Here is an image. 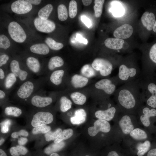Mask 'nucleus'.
Returning a JSON list of instances; mask_svg holds the SVG:
<instances>
[{"label": "nucleus", "mask_w": 156, "mask_h": 156, "mask_svg": "<svg viewBox=\"0 0 156 156\" xmlns=\"http://www.w3.org/2000/svg\"><path fill=\"white\" fill-rule=\"evenodd\" d=\"M115 93L119 105L126 109L134 108L138 100L144 99L138 78L122 84Z\"/></svg>", "instance_id": "f257e3e1"}, {"label": "nucleus", "mask_w": 156, "mask_h": 156, "mask_svg": "<svg viewBox=\"0 0 156 156\" xmlns=\"http://www.w3.org/2000/svg\"><path fill=\"white\" fill-rule=\"evenodd\" d=\"M47 79L48 76L45 75L26 80L19 85L14 94V97L21 102L27 103L33 94L43 88Z\"/></svg>", "instance_id": "f03ea898"}, {"label": "nucleus", "mask_w": 156, "mask_h": 156, "mask_svg": "<svg viewBox=\"0 0 156 156\" xmlns=\"http://www.w3.org/2000/svg\"><path fill=\"white\" fill-rule=\"evenodd\" d=\"M18 57L12 59L8 66L9 71L14 74L18 79L20 85L26 80L33 78L34 75L27 69L22 60Z\"/></svg>", "instance_id": "7ed1b4c3"}, {"label": "nucleus", "mask_w": 156, "mask_h": 156, "mask_svg": "<svg viewBox=\"0 0 156 156\" xmlns=\"http://www.w3.org/2000/svg\"><path fill=\"white\" fill-rule=\"evenodd\" d=\"M46 92L42 89L33 94L27 103L36 109L46 108L53 102V99L50 95H47Z\"/></svg>", "instance_id": "20e7f679"}, {"label": "nucleus", "mask_w": 156, "mask_h": 156, "mask_svg": "<svg viewBox=\"0 0 156 156\" xmlns=\"http://www.w3.org/2000/svg\"><path fill=\"white\" fill-rule=\"evenodd\" d=\"M32 112L31 125L34 127L46 125L51 123L53 116L51 112L44 109H36Z\"/></svg>", "instance_id": "39448f33"}, {"label": "nucleus", "mask_w": 156, "mask_h": 156, "mask_svg": "<svg viewBox=\"0 0 156 156\" xmlns=\"http://www.w3.org/2000/svg\"><path fill=\"white\" fill-rule=\"evenodd\" d=\"M23 62L29 70L33 75H43L44 64L41 63L39 59L34 55L24 56Z\"/></svg>", "instance_id": "423d86ee"}, {"label": "nucleus", "mask_w": 156, "mask_h": 156, "mask_svg": "<svg viewBox=\"0 0 156 156\" xmlns=\"http://www.w3.org/2000/svg\"><path fill=\"white\" fill-rule=\"evenodd\" d=\"M8 30L10 37L16 42L22 43L26 40L27 35L25 31L17 22H10L8 26Z\"/></svg>", "instance_id": "0eeeda50"}, {"label": "nucleus", "mask_w": 156, "mask_h": 156, "mask_svg": "<svg viewBox=\"0 0 156 156\" xmlns=\"http://www.w3.org/2000/svg\"><path fill=\"white\" fill-rule=\"evenodd\" d=\"M92 66L95 70L99 71L100 74L106 77L110 75L113 69V65L108 60L102 58L94 59L92 64Z\"/></svg>", "instance_id": "6e6552de"}, {"label": "nucleus", "mask_w": 156, "mask_h": 156, "mask_svg": "<svg viewBox=\"0 0 156 156\" xmlns=\"http://www.w3.org/2000/svg\"><path fill=\"white\" fill-rule=\"evenodd\" d=\"M34 23L36 29L42 32L50 33L55 28V24L53 21L48 19H43L38 17L35 18Z\"/></svg>", "instance_id": "1a4fd4ad"}, {"label": "nucleus", "mask_w": 156, "mask_h": 156, "mask_svg": "<svg viewBox=\"0 0 156 156\" xmlns=\"http://www.w3.org/2000/svg\"><path fill=\"white\" fill-rule=\"evenodd\" d=\"M118 84L117 82L114 83L110 79L105 78L97 81L95 86L96 88L102 90L105 94L110 95L115 93Z\"/></svg>", "instance_id": "9d476101"}, {"label": "nucleus", "mask_w": 156, "mask_h": 156, "mask_svg": "<svg viewBox=\"0 0 156 156\" xmlns=\"http://www.w3.org/2000/svg\"><path fill=\"white\" fill-rule=\"evenodd\" d=\"M111 129L109 123L107 121L99 119L96 120L94 126L89 127L88 130L89 135L91 136H94L99 131L104 133L109 132Z\"/></svg>", "instance_id": "9b49d317"}, {"label": "nucleus", "mask_w": 156, "mask_h": 156, "mask_svg": "<svg viewBox=\"0 0 156 156\" xmlns=\"http://www.w3.org/2000/svg\"><path fill=\"white\" fill-rule=\"evenodd\" d=\"M64 62L60 56H55L50 58L46 64H44L43 75H47L56 69L62 67Z\"/></svg>", "instance_id": "f8f14e48"}, {"label": "nucleus", "mask_w": 156, "mask_h": 156, "mask_svg": "<svg viewBox=\"0 0 156 156\" xmlns=\"http://www.w3.org/2000/svg\"><path fill=\"white\" fill-rule=\"evenodd\" d=\"M11 8L13 12L19 14H24L30 11L32 5L26 0H18L12 3Z\"/></svg>", "instance_id": "ddd939ff"}, {"label": "nucleus", "mask_w": 156, "mask_h": 156, "mask_svg": "<svg viewBox=\"0 0 156 156\" xmlns=\"http://www.w3.org/2000/svg\"><path fill=\"white\" fill-rule=\"evenodd\" d=\"M133 32V28L131 25L125 24L116 28L114 31L113 35L116 38L125 39L129 38Z\"/></svg>", "instance_id": "4468645a"}, {"label": "nucleus", "mask_w": 156, "mask_h": 156, "mask_svg": "<svg viewBox=\"0 0 156 156\" xmlns=\"http://www.w3.org/2000/svg\"><path fill=\"white\" fill-rule=\"evenodd\" d=\"M64 74L65 71L63 69L55 70L47 75V82L55 86H58L62 84Z\"/></svg>", "instance_id": "2eb2a0df"}, {"label": "nucleus", "mask_w": 156, "mask_h": 156, "mask_svg": "<svg viewBox=\"0 0 156 156\" xmlns=\"http://www.w3.org/2000/svg\"><path fill=\"white\" fill-rule=\"evenodd\" d=\"M18 82L17 77L9 70L0 88L11 92Z\"/></svg>", "instance_id": "dca6fc26"}, {"label": "nucleus", "mask_w": 156, "mask_h": 156, "mask_svg": "<svg viewBox=\"0 0 156 156\" xmlns=\"http://www.w3.org/2000/svg\"><path fill=\"white\" fill-rule=\"evenodd\" d=\"M2 106L3 113L7 116L18 117L21 116L23 113V110L22 108L10 105L8 102Z\"/></svg>", "instance_id": "f3484780"}, {"label": "nucleus", "mask_w": 156, "mask_h": 156, "mask_svg": "<svg viewBox=\"0 0 156 156\" xmlns=\"http://www.w3.org/2000/svg\"><path fill=\"white\" fill-rule=\"evenodd\" d=\"M65 143L61 142L57 143L52 144L46 147L39 155L37 156H46L55 153H57L62 150L65 147Z\"/></svg>", "instance_id": "a211bd4d"}, {"label": "nucleus", "mask_w": 156, "mask_h": 156, "mask_svg": "<svg viewBox=\"0 0 156 156\" xmlns=\"http://www.w3.org/2000/svg\"><path fill=\"white\" fill-rule=\"evenodd\" d=\"M116 111V109L115 107H109L105 110H99L96 111L95 115L99 119L109 121L113 118Z\"/></svg>", "instance_id": "6ab92c4d"}, {"label": "nucleus", "mask_w": 156, "mask_h": 156, "mask_svg": "<svg viewBox=\"0 0 156 156\" xmlns=\"http://www.w3.org/2000/svg\"><path fill=\"white\" fill-rule=\"evenodd\" d=\"M29 51L33 54L42 56L47 55L50 52L49 47L44 43H37L32 45L30 46Z\"/></svg>", "instance_id": "aec40b11"}, {"label": "nucleus", "mask_w": 156, "mask_h": 156, "mask_svg": "<svg viewBox=\"0 0 156 156\" xmlns=\"http://www.w3.org/2000/svg\"><path fill=\"white\" fill-rule=\"evenodd\" d=\"M155 17L152 12H144L141 18L142 23L144 26L148 31H151L153 27L155 22Z\"/></svg>", "instance_id": "412c9836"}, {"label": "nucleus", "mask_w": 156, "mask_h": 156, "mask_svg": "<svg viewBox=\"0 0 156 156\" xmlns=\"http://www.w3.org/2000/svg\"><path fill=\"white\" fill-rule=\"evenodd\" d=\"M119 124L123 133L128 134L133 129L134 126L130 117L127 115L123 116L120 120Z\"/></svg>", "instance_id": "4be33fe9"}, {"label": "nucleus", "mask_w": 156, "mask_h": 156, "mask_svg": "<svg viewBox=\"0 0 156 156\" xmlns=\"http://www.w3.org/2000/svg\"><path fill=\"white\" fill-rule=\"evenodd\" d=\"M142 112L143 115L140 116V120L145 126L148 127L150 124V118L156 116V109L153 108L150 109L146 107L143 109Z\"/></svg>", "instance_id": "5701e85b"}, {"label": "nucleus", "mask_w": 156, "mask_h": 156, "mask_svg": "<svg viewBox=\"0 0 156 156\" xmlns=\"http://www.w3.org/2000/svg\"><path fill=\"white\" fill-rule=\"evenodd\" d=\"M124 40L117 38H108L104 41L105 45L111 49L118 50L121 49L123 46Z\"/></svg>", "instance_id": "b1692460"}, {"label": "nucleus", "mask_w": 156, "mask_h": 156, "mask_svg": "<svg viewBox=\"0 0 156 156\" xmlns=\"http://www.w3.org/2000/svg\"><path fill=\"white\" fill-rule=\"evenodd\" d=\"M86 116L85 110L83 109H79L75 111L74 116L70 118V121L73 124L79 125L85 121Z\"/></svg>", "instance_id": "393cba45"}, {"label": "nucleus", "mask_w": 156, "mask_h": 156, "mask_svg": "<svg viewBox=\"0 0 156 156\" xmlns=\"http://www.w3.org/2000/svg\"><path fill=\"white\" fill-rule=\"evenodd\" d=\"M88 81L87 78L78 74L74 75L71 79V84L75 88H81L84 87L87 84Z\"/></svg>", "instance_id": "a878e982"}, {"label": "nucleus", "mask_w": 156, "mask_h": 156, "mask_svg": "<svg viewBox=\"0 0 156 156\" xmlns=\"http://www.w3.org/2000/svg\"><path fill=\"white\" fill-rule=\"evenodd\" d=\"M151 143L148 140L145 141L143 143L139 144L136 146L137 155L138 156H143L150 150Z\"/></svg>", "instance_id": "bb28decb"}, {"label": "nucleus", "mask_w": 156, "mask_h": 156, "mask_svg": "<svg viewBox=\"0 0 156 156\" xmlns=\"http://www.w3.org/2000/svg\"><path fill=\"white\" fill-rule=\"evenodd\" d=\"M53 9V5L48 4L41 8L38 12V16L39 18L47 20Z\"/></svg>", "instance_id": "cd10ccee"}, {"label": "nucleus", "mask_w": 156, "mask_h": 156, "mask_svg": "<svg viewBox=\"0 0 156 156\" xmlns=\"http://www.w3.org/2000/svg\"><path fill=\"white\" fill-rule=\"evenodd\" d=\"M59 102L60 109L62 112H66L71 108V101L65 96H61L59 99Z\"/></svg>", "instance_id": "c85d7f7f"}, {"label": "nucleus", "mask_w": 156, "mask_h": 156, "mask_svg": "<svg viewBox=\"0 0 156 156\" xmlns=\"http://www.w3.org/2000/svg\"><path fill=\"white\" fill-rule=\"evenodd\" d=\"M70 97L75 104L78 105H83L86 100V96L78 92H75L71 93Z\"/></svg>", "instance_id": "c756f323"}, {"label": "nucleus", "mask_w": 156, "mask_h": 156, "mask_svg": "<svg viewBox=\"0 0 156 156\" xmlns=\"http://www.w3.org/2000/svg\"><path fill=\"white\" fill-rule=\"evenodd\" d=\"M44 41L48 47L53 50H58L62 49L64 47L62 43L57 42L50 37L46 38Z\"/></svg>", "instance_id": "7c9ffc66"}, {"label": "nucleus", "mask_w": 156, "mask_h": 156, "mask_svg": "<svg viewBox=\"0 0 156 156\" xmlns=\"http://www.w3.org/2000/svg\"><path fill=\"white\" fill-rule=\"evenodd\" d=\"M131 137L137 140H142L146 139L147 135L144 130L139 128L133 129L130 133Z\"/></svg>", "instance_id": "2f4dec72"}, {"label": "nucleus", "mask_w": 156, "mask_h": 156, "mask_svg": "<svg viewBox=\"0 0 156 156\" xmlns=\"http://www.w3.org/2000/svg\"><path fill=\"white\" fill-rule=\"evenodd\" d=\"M73 131L71 129H68L64 130L60 136L54 141V143H57L63 140L70 138L73 135Z\"/></svg>", "instance_id": "473e14b6"}, {"label": "nucleus", "mask_w": 156, "mask_h": 156, "mask_svg": "<svg viewBox=\"0 0 156 156\" xmlns=\"http://www.w3.org/2000/svg\"><path fill=\"white\" fill-rule=\"evenodd\" d=\"M58 18L61 21L67 20L68 17V13L66 6L63 4L58 5L57 8Z\"/></svg>", "instance_id": "72a5a7b5"}, {"label": "nucleus", "mask_w": 156, "mask_h": 156, "mask_svg": "<svg viewBox=\"0 0 156 156\" xmlns=\"http://www.w3.org/2000/svg\"><path fill=\"white\" fill-rule=\"evenodd\" d=\"M62 131L60 128H58L53 132L50 131L44 135L45 140L47 142L55 140L60 136Z\"/></svg>", "instance_id": "f704fd0d"}, {"label": "nucleus", "mask_w": 156, "mask_h": 156, "mask_svg": "<svg viewBox=\"0 0 156 156\" xmlns=\"http://www.w3.org/2000/svg\"><path fill=\"white\" fill-rule=\"evenodd\" d=\"M81 72L82 75L87 77H91L95 75L94 68L90 65H84L81 68Z\"/></svg>", "instance_id": "c9c22d12"}, {"label": "nucleus", "mask_w": 156, "mask_h": 156, "mask_svg": "<svg viewBox=\"0 0 156 156\" xmlns=\"http://www.w3.org/2000/svg\"><path fill=\"white\" fill-rule=\"evenodd\" d=\"M105 0H95L94 1V9L95 16L96 17H100L102 13L103 5Z\"/></svg>", "instance_id": "e433bc0d"}, {"label": "nucleus", "mask_w": 156, "mask_h": 156, "mask_svg": "<svg viewBox=\"0 0 156 156\" xmlns=\"http://www.w3.org/2000/svg\"><path fill=\"white\" fill-rule=\"evenodd\" d=\"M120 3H114L112 5V10L113 14L116 17L121 16L124 14V9Z\"/></svg>", "instance_id": "4c0bfd02"}, {"label": "nucleus", "mask_w": 156, "mask_h": 156, "mask_svg": "<svg viewBox=\"0 0 156 156\" xmlns=\"http://www.w3.org/2000/svg\"><path fill=\"white\" fill-rule=\"evenodd\" d=\"M11 60L8 53H1L0 55V68H8L9 64Z\"/></svg>", "instance_id": "58836bf2"}, {"label": "nucleus", "mask_w": 156, "mask_h": 156, "mask_svg": "<svg viewBox=\"0 0 156 156\" xmlns=\"http://www.w3.org/2000/svg\"><path fill=\"white\" fill-rule=\"evenodd\" d=\"M77 12V3L75 0L70 1L69 5L68 14L70 18H74L76 16Z\"/></svg>", "instance_id": "ea45409f"}, {"label": "nucleus", "mask_w": 156, "mask_h": 156, "mask_svg": "<svg viewBox=\"0 0 156 156\" xmlns=\"http://www.w3.org/2000/svg\"><path fill=\"white\" fill-rule=\"evenodd\" d=\"M10 42L8 38L3 34L0 35V48L1 49L6 50L10 46Z\"/></svg>", "instance_id": "a19ab883"}, {"label": "nucleus", "mask_w": 156, "mask_h": 156, "mask_svg": "<svg viewBox=\"0 0 156 156\" xmlns=\"http://www.w3.org/2000/svg\"><path fill=\"white\" fill-rule=\"evenodd\" d=\"M51 128L49 126L44 125L34 127L32 130V133L34 134L40 133L45 134L51 130Z\"/></svg>", "instance_id": "79ce46f5"}, {"label": "nucleus", "mask_w": 156, "mask_h": 156, "mask_svg": "<svg viewBox=\"0 0 156 156\" xmlns=\"http://www.w3.org/2000/svg\"><path fill=\"white\" fill-rule=\"evenodd\" d=\"M10 92L0 88V100L1 105L3 106L8 102V97Z\"/></svg>", "instance_id": "37998d69"}, {"label": "nucleus", "mask_w": 156, "mask_h": 156, "mask_svg": "<svg viewBox=\"0 0 156 156\" xmlns=\"http://www.w3.org/2000/svg\"><path fill=\"white\" fill-rule=\"evenodd\" d=\"M11 123L10 120L7 119L0 123L1 131L3 133H7L9 130V126Z\"/></svg>", "instance_id": "c03bdc74"}, {"label": "nucleus", "mask_w": 156, "mask_h": 156, "mask_svg": "<svg viewBox=\"0 0 156 156\" xmlns=\"http://www.w3.org/2000/svg\"><path fill=\"white\" fill-rule=\"evenodd\" d=\"M9 71L8 68H0V86L2 85Z\"/></svg>", "instance_id": "a18cd8bd"}, {"label": "nucleus", "mask_w": 156, "mask_h": 156, "mask_svg": "<svg viewBox=\"0 0 156 156\" xmlns=\"http://www.w3.org/2000/svg\"><path fill=\"white\" fill-rule=\"evenodd\" d=\"M149 56L150 59L156 64V43L153 45L150 49Z\"/></svg>", "instance_id": "49530a36"}, {"label": "nucleus", "mask_w": 156, "mask_h": 156, "mask_svg": "<svg viewBox=\"0 0 156 156\" xmlns=\"http://www.w3.org/2000/svg\"><path fill=\"white\" fill-rule=\"evenodd\" d=\"M29 133L27 131L24 129H21L18 132H13L11 135V137L13 138H16L20 136L27 137Z\"/></svg>", "instance_id": "de8ad7c7"}, {"label": "nucleus", "mask_w": 156, "mask_h": 156, "mask_svg": "<svg viewBox=\"0 0 156 156\" xmlns=\"http://www.w3.org/2000/svg\"><path fill=\"white\" fill-rule=\"evenodd\" d=\"M146 103L150 107L156 108V94L151 96L146 99Z\"/></svg>", "instance_id": "09e8293b"}, {"label": "nucleus", "mask_w": 156, "mask_h": 156, "mask_svg": "<svg viewBox=\"0 0 156 156\" xmlns=\"http://www.w3.org/2000/svg\"><path fill=\"white\" fill-rule=\"evenodd\" d=\"M81 19L82 21L89 28L92 26V22L86 16H82Z\"/></svg>", "instance_id": "8fccbe9b"}, {"label": "nucleus", "mask_w": 156, "mask_h": 156, "mask_svg": "<svg viewBox=\"0 0 156 156\" xmlns=\"http://www.w3.org/2000/svg\"><path fill=\"white\" fill-rule=\"evenodd\" d=\"M76 39L78 41L84 44H88V40L82 37L81 35L79 34H78L77 35Z\"/></svg>", "instance_id": "3c124183"}, {"label": "nucleus", "mask_w": 156, "mask_h": 156, "mask_svg": "<svg viewBox=\"0 0 156 156\" xmlns=\"http://www.w3.org/2000/svg\"><path fill=\"white\" fill-rule=\"evenodd\" d=\"M27 139L25 137H21L19 138L18 140V143L19 145L23 146L27 142Z\"/></svg>", "instance_id": "603ef678"}, {"label": "nucleus", "mask_w": 156, "mask_h": 156, "mask_svg": "<svg viewBox=\"0 0 156 156\" xmlns=\"http://www.w3.org/2000/svg\"><path fill=\"white\" fill-rule=\"evenodd\" d=\"M146 156H156V148L150 149L147 153Z\"/></svg>", "instance_id": "864d4df0"}, {"label": "nucleus", "mask_w": 156, "mask_h": 156, "mask_svg": "<svg viewBox=\"0 0 156 156\" xmlns=\"http://www.w3.org/2000/svg\"><path fill=\"white\" fill-rule=\"evenodd\" d=\"M29 3L31 4L38 5L40 4L41 2L40 0H26Z\"/></svg>", "instance_id": "5fc2aeb1"}, {"label": "nucleus", "mask_w": 156, "mask_h": 156, "mask_svg": "<svg viewBox=\"0 0 156 156\" xmlns=\"http://www.w3.org/2000/svg\"><path fill=\"white\" fill-rule=\"evenodd\" d=\"M92 0H82V2L83 4L85 6H88L90 4H91Z\"/></svg>", "instance_id": "6e6d98bb"}, {"label": "nucleus", "mask_w": 156, "mask_h": 156, "mask_svg": "<svg viewBox=\"0 0 156 156\" xmlns=\"http://www.w3.org/2000/svg\"><path fill=\"white\" fill-rule=\"evenodd\" d=\"M0 156H8L6 152L1 148L0 149Z\"/></svg>", "instance_id": "4d7b16f0"}, {"label": "nucleus", "mask_w": 156, "mask_h": 156, "mask_svg": "<svg viewBox=\"0 0 156 156\" xmlns=\"http://www.w3.org/2000/svg\"><path fill=\"white\" fill-rule=\"evenodd\" d=\"M46 156H65L64 155H61L57 153H52L50 155Z\"/></svg>", "instance_id": "13d9d810"}, {"label": "nucleus", "mask_w": 156, "mask_h": 156, "mask_svg": "<svg viewBox=\"0 0 156 156\" xmlns=\"http://www.w3.org/2000/svg\"><path fill=\"white\" fill-rule=\"evenodd\" d=\"M153 31L156 33V20L155 21V23L153 28Z\"/></svg>", "instance_id": "bf43d9fd"}, {"label": "nucleus", "mask_w": 156, "mask_h": 156, "mask_svg": "<svg viewBox=\"0 0 156 156\" xmlns=\"http://www.w3.org/2000/svg\"><path fill=\"white\" fill-rule=\"evenodd\" d=\"M5 140L3 138H1L0 140V145L1 146L4 142Z\"/></svg>", "instance_id": "052dcab7"}, {"label": "nucleus", "mask_w": 156, "mask_h": 156, "mask_svg": "<svg viewBox=\"0 0 156 156\" xmlns=\"http://www.w3.org/2000/svg\"><path fill=\"white\" fill-rule=\"evenodd\" d=\"M84 156H92L90 154H86L84 155Z\"/></svg>", "instance_id": "680f3d73"}]
</instances>
